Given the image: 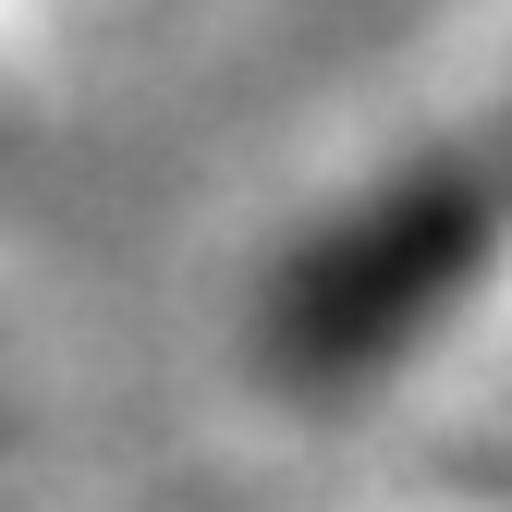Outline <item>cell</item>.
I'll list each match as a JSON object with an SVG mask.
<instances>
[{
    "instance_id": "7a4b0ae2",
    "label": "cell",
    "mask_w": 512,
    "mask_h": 512,
    "mask_svg": "<svg viewBox=\"0 0 512 512\" xmlns=\"http://www.w3.org/2000/svg\"><path fill=\"white\" fill-rule=\"evenodd\" d=\"M13 488H25V354L0 330V512H13Z\"/></svg>"
},
{
    "instance_id": "6da1fadb",
    "label": "cell",
    "mask_w": 512,
    "mask_h": 512,
    "mask_svg": "<svg viewBox=\"0 0 512 512\" xmlns=\"http://www.w3.org/2000/svg\"><path fill=\"white\" fill-rule=\"evenodd\" d=\"M512 281V49L403 86L330 135L244 232L220 366L281 439H378L427 415L500 330Z\"/></svg>"
}]
</instances>
